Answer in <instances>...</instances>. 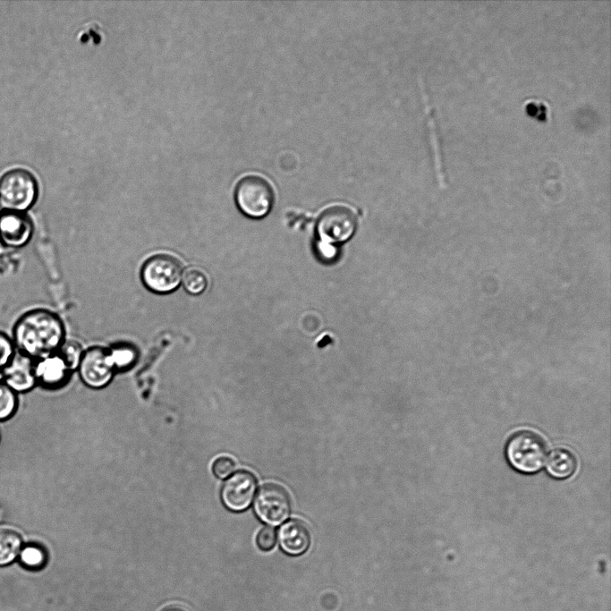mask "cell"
<instances>
[{
  "label": "cell",
  "mask_w": 611,
  "mask_h": 611,
  "mask_svg": "<svg viewBox=\"0 0 611 611\" xmlns=\"http://www.w3.org/2000/svg\"><path fill=\"white\" fill-rule=\"evenodd\" d=\"M64 328L59 317L46 309L23 313L13 327L17 352L33 361L55 352L64 343Z\"/></svg>",
  "instance_id": "1"
},
{
  "label": "cell",
  "mask_w": 611,
  "mask_h": 611,
  "mask_svg": "<svg viewBox=\"0 0 611 611\" xmlns=\"http://www.w3.org/2000/svg\"><path fill=\"white\" fill-rule=\"evenodd\" d=\"M546 455L545 441L531 431L516 432L506 443V460L513 469L522 473L539 471L545 463Z\"/></svg>",
  "instance_id": "2"
},
{
  "label": "cell",
  "mask_w": 611,
  "mask_h": 611,
  "mask_svg": "<svg viewBox=\"0 0 611 611\" xmlns=\"http://www.w3.org/2000/svg\"><path fill=\"white\" fill-rule=\"evenodd\" d=\"M234 199L243 215L259 219L270 212L274 203V191L270 183L263 177L247 175L237 182Z\"/></svg>",
  "instance_id": "3"
},
{
  "label": "cell",
  "mask_w": 611,
  "mask_h": 611,
  "mask_svg": "<svg viewBox=\"0 0 611 611\" xmlns=\"http://www.w3.org/2000/svg\"><path fill=\"white\" fill-rule=\"evenodd\" d=\"M181 262L174 256L156 254L145 260L140 276L144 285L156 293H169L181 284L182 276Z\"/></svg>",
  "instance_id": "4"
},
{
  "label": "cell",
  "mask_w": 611,
  "mask_h": 611,
  "mask_svg": "<svg viewBox=\"0 0 611 611\" xmlns=\"http://www.w3.org/2000/svg\"><path fill=\"white\" fill-rule=\"evenodd\" d=\"M37 195V182L25 170H12L0 180V204L4 210L24 213L34 204Z\"/></svg>",
  "instance_id": "5"
},
{
  "label": "cell",
  "mask_w": 611,
  "mask_h": 611,
  "mask_svg": "<svg viewBox=\"0 0 611 611\" xmlns=\"http://www.w3.org/2000/svg\"><path fill=\"white\" fill-rule=\"evenodd\" d=\"M356 225V216L351 209L335 206L321 213L316 230L320 241L335 244L348 241L353 235Z\"/></svg>",
  "instance_id": "6"
},
{
  "label": "cell",
  "mask_w": 611,
  "mask_h": 611,
  "mask_svg": "<svg viewBox=\"0 0 611 611\" xmlns=\"http://www.w3.org/2000/svg\"><path fill=\"white\" fill-rule=\"evenodd\" d=\"M253 508L261 522L270 526H278L290 514V499L287 492L279 485L266 484L259 488Z\"/></svg>",
  "instance_id": "7"
},
{
  "label": "cell",
  "mask_w": 611,
  "mask_h": 611,
  "mask_svg": "<svg viewBox=\"0 0 611 611\" xmlns=\"http://www.w3.org/2000/svg\"><path fill=\"white\" fill-rule=\"evenodd\" d=\"M257 490L254 475L246 471L232 474L221 489V499L225 506L233 512H242L252 503Z\"/></svg>",
  "instance_id": "8"
},
{
  "label": "cell",
  "mask_w": 611,
  "mask_h": 611,
  "mask_svg": "<svg viewBox=\"0 0 611 611\" xmlns=\"http://www.w3.org/2000/svg\"><path fill=\"white\" fill-rule=\"evenodd\" d=\"M78 366L81 379L92 387L106 385L115 369L109 350L100 346H93L85 351Z\"/></svg>",
  "instance_id": "9"
},
{
  "label": "cell",
  "mask_w": 611,
  "mask_h": 611,
  "mask_svg": "<svg viewBox=\"0 0 611 611\" xmlns=\"http://www.w3.org/2000/svg\"><path fill=\"white\" fill-rule=\"evenodd\" d=\"M32 220L23 212L3 210L0 215V242L8 248H21L33 235Z\"/></svg>",
  "instance_id": "10"
},
{
  "label": "cell",
  "mask_w": 611,
  "mask_h": 611,
  "mask_svg": "<svg viewBox=\"0 0 611 611\" xmlns=\"http://www.w3.org/2000/svg\"><path fill=\"white\" fill-rule=\"evenodd\" d=\"M1 376V380L15 393H27L37 385L35 361L16 352Z\"/></svg>",
  "instance_id": "11"
},
{
  "label": "cell",
  "mask_w": 611,
  "mask_h": 611,
  "mask_svg": "<svg viewBox=\"0 0 611 611\" xmlns=\"http://www.w3.org/2000/svg\"><path fill=\"white\" fill-rule=\"evenodd\" d=\"M71 369L64 359L55 352L35 361L37 384L47 388H56L64 384Z\"/></svg>",
  "instance_id": "12"
},
{
  "label": "cell",
  "mask_w": 611,
  "mask_h": 611,
  "mask_svg": "<svg viewBox=\"0 0 611 611\" xmlns=\"http://www.w3.org/2000/svg\"><path fill=\"white\" fill-rule=\"evenodd\" d=\"M277 538L281 549L292 556L304 554L310 544L308 529L301 522L294 519L281 525Z\"/></svg>",
  "instance_id": "13"
},
{
  "label": "cell",
  "mask_w": 611,
  "mask_h": 611,
  "mask_svg": "<svg viewBox=\"0 0 611 611\" xmlns=\"http://www.w3.org/2000/svg\"><path fill=\"white\" fill-rule=\"evenodd\" d=\"M576 465V459L570 451L557 448L549 454L546 469L552 478L563 479L574 473Z\"/></svg>",
  "instance_id": "14"
},
{
  "label": "cell",
  "mask_w": 611,
  "mask_h": 611,
  "mask_svg": "<svg viewBox=\"0 0 611 611\" xmlns=\"http://www.w3.org/2000/svg\"><path fill=\"white\" fill-rule=\"evenodd\" d=\"M23 544L19 532L9 528H0V567L7 566L17 560Z\"/></svg>",
  "instance_id": "15"
},
{
  "label": "cell",
  "mask_w": 611,
  "mask_h": 611,
  "mask_svg": "<svg viewBox=\"0 0 611 611\" xmlns=\"http://www.w3.org/2000/svg\"><path fill=\"white\" fill-rule=\"evenodd\" d=\"M17 560L25 569L38 571L46 565L47 554L41 545L27 543L22 545Z\"/></svg>",
  "instance_id": "16"
},
{
  "label": "cell",
  "mask_w": 611,
  "mask_h": 611,
  "mask_svg": "<svg viewBox=\"0 0 611 611\" xmlns=\"http://www.w3.org/2000/svg\"><path fill=\"white\" fill-rule=\"evenodd\" d=\"M421 89H422L423 101L425 104V109L427 112V117L429 120V127L431 143H432L433 151H434L435 167H436V171L437 174L438 181L444 186L446 184V179H445V174H444V168H443V163H442L439 140H438V136H437V127H436L435 119H434V115H433V109L430 106L429 98L426 94V91H425V89H424V86L422 83H421Z\"/></svg>",
  "instance_id": "17"
},
{
  "label": "cell",
  "mask_w": 611,
  "mask_h": 611,
  "mask_svg": "<svg viewBox=\"0 0 611 611\" xmlns=\"http://www.w3.org/2000/svg\"><path fill=\"white\" fill-rule=\"evenodd\" d=\"M181 283L188 293L199 295L206 290L208 278L202 270L191 267L182 272Z\"/></svg>",
  "instance_id": "18"
},
{
  "label": "cell",
  "mask_w": 611,
  "mask_h": 611,
  "mask_svg": "<svg viewBox=\"0 0 611 611\" xmlns=\"http://www.w3.org/2000/svg\"><path fill=\"white\" fill-rule=\"evenodd\" d=\"M18 394L0 380V421L12 418L18 408Z\"/></svg>",
  "instance_id": "19"
},
{
  "label": "cell",
  "mask_w": 611,
  "mask_h": 611,
  "mask_svg": "<svg viewBox=\"0 0 611 611\" xmlns=\"http://www.w3.org/2000/svg\"><path fill=\"white\" fill-rule=\"evenodd\" d=\"M109 353L114 367L117 369L129 368L134 363L137 358L135 348L127 344L115 345L109 350Z\"/></svg>",
  "instance_id": "20"
},
{
  "label": "cell",
  "mask_w": 611,
  "mask_h": 611,
  "mask_svg": "<svg viewBox=\"0 0 611 611\" xmlns=\"http://www.w3.org/2000/svg\"><path fill=\"white\" fill-rule=\"evenodd\" d=\"M57 352L64 359L71 369L79 365L82 353L81 346L77 343L72 341L64 342Z\"/></svg>",
  "instance_id": "21"
},
{
  "label": "cell",
  "mask_w": 611,
  "mask_h": 611,
  "mask_svg": "<svg viewBox=\"0 0 611 611\" xmlns=\"http://www.w3.org/2000/svg\"><path fill=\"white\" fill-rule=\"evenodd\" d=\"M16 354L13 339L0 331V373Z\"/></svg>",
  "instance_id": "22"
},
{
  "label": "cell",
  "mask_w": 611,
  "mask_h": 611,
  "mask_svg": "<svg viewBox=\"0 0 611 611\" xmlns=\"http://www.w3.org/2000/svg\"><path fill=\"white\" fill-rule=\"evenodd\" d=\"M235 469L233 460L228 456L216 458L212 464V471L215 476L219 479H225L231 476Z\"/></svg>",
  "instance_id": "23"
},
{
  "label": "cell",
  "mask_w": 611,
  "mask_h": 611,
  "mask_svg": "<svg viewBox=\"0 0 611 611\" xmlns=\"http://www.w3.org/2000/svg\"><path fill=\"white\" fill-rule=\"evenodd\" d=\"M276 541V534L275 530L271 527H264L257 534V546L264 552L271 550L275 547Z\"/></svg>",
  "instance_id": "24"
},
{
  "label": "cell",
  "mask_w": 611,
  "mask_h": 611,
  "mask_svg": "<svg viewBox=\"0 0 611 611\" xmlns=\"http://www.w3.org/2000/svg\"><path fill=\"white\" fill-rule=\"evenodd\" d=\"M315 250L318 258L325 262H330L336 259L337 256V249L335 244L325 242L320 240L316 242Z\"/></svg>",
  "instance_id": "25"
},
{
  "label": "cell",
  "mask_w": 611,
  "mask_h": 611,
  "mask_svg": "<svg viewBox=\"0 0 611 611\" xmlns=\"http://www.w3.org/2000/svg\"><path fill=\"white\" fill-rule=\"evenodd\" d=\"M160 611H188V610H187V608H185L182 605L170 604V605L164 607Z\"/></svg>",
  "instance_id": "26"
},
{
  "label": "cell",
  "mask_w": 611,
  "mask_h": 611,
  "mask_svg": "<svg viewBox=\"0 0 611 611\" xmlns=\"http://www.w3.org/2000/svg\"><path fill=\"white\" fill-rule=\"evenodd\" d=\"M2 212H3V208H2V206H1V204H0V215H1Z\"/></svg>",
  "instance_id": "27"
},
{
  "label": "cell",
  "mask_w": 611,
  "mask_h": 611,
  "mask_svg": "<svg viewBox=\"0 0 611 611\" xmlns=\"http://www.w3.org/2000/svg\"><path fill=\"white\" fill-rule=\"evenodd\" d=\"M0 440H1V432H0Z\"/></svg>",
  "instance_id": "28"
}]
</instances>
